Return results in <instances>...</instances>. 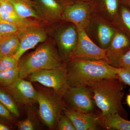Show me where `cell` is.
<instances>
[{
	"mask_svg": "<svg viewBox=\"0 0 130 130\" xmlns=\"http://www.w3.org/2000/svg\"><path fill=\"white\" fill-rule=\"evenodd\" d=\"M68 61L67 69L70 86H87L101 79L118 78L117 68L105 61L81 58Z\"/></svg>",
	"mask_w": 130,
	"mask_h": 130,
	"instance_id": "6da1fadb",
	"label": "cell"
},
{
	"mask_svg": "<svg viewBox=\"0 0 130 130\" xmlns=\"http://www.w3.org/2000/svg\"><path fill=\"white\" fill-rule=\"evenodd\" d=\"M123 84L118 78H115L101 79L87 85L102 115L114 113L120 115L123 111Z\"/></svg>",
	"mask_w": 130,
	"mask_h": 130,
	"instance_id": "7a4b0ae2",
	"label": "cell"
},
{
	"mask_svg": "<svg viewBox=\"0 0 130 130\" xmlns=\"http://www.w3.org/2000/svg\"><path fill=\"white\" fill-rule=\"evenodd\" d=\"M59 55L51 43H43L18 61L19 77L25 78L32 72L63 66Z\"/></svg>",
	"mask_w": 130,
	"mask_h": 130,
	"instance_id": "3957f363",
	"label": "cell"
},
{
	"mask_svg": "<svg viewBox=\"0 0 130 130\" xmlns=\"http://www.w3.org/2000/svg\"><path fill=\"white\" fill-rule=\"evenodd\" d=\"M31 82L39 83L51 88L61 96L64 95L70 88L67 68L64 66L58 68L36 71L27 77Z\"/></svg>",
	"mask_w": 130,
	"mask_h": 130,
	"instance_id": "277c9868",
	"label": "cell"
},
{
	"mask_svg": "<svg viewBox=\"0 0 130 130\" xmlns=\"http://www.w3.org/2000/svg\"><path fill=\"white\" fill-rule=\"evenodd\" d=\"M60 97L55 92L54 94L44 91L37 92V102L39 104L40 117L50 129L56 126L61 111L65 109Z\"/></svg>",
	"mask_w": 130,
	"mask_h": 130,
	"instance_id": "5b68a950",
	"label": "cell"
},
{
	"mask_svg": "<svg viewBox=\"0 0 130 130\" xmlns=\"http://www.w3.org/2000/svg\"><path fill=\"white\" fill-rule=\"evenodd\" d=\"M77 28L78 32L77 43L69 59L73 58L90 59L105 61L109 63L106 50L98 46L91 39L85 28Z\"/></svg>",
	"mask_w": 130,
	"mask_h": 130,
	"instance_id": "8992f818",
	"label": "cell"
},
{
	"mask_svg": "<svg viewBox=\"0 0 130 130\" xmlns=\"http://www.w3.org/2000/svg\"><path fill=\"white\" fill-rule=\"evenodd\" d=\"M67 23L57 26L53 35L61 58L67 60L76 48L78 40L76 26L71 23Z\"/></svg>",
	"mask_w": 130,
	"mask_h": 130,
	"instance_id": "52a82bcc",
	"label": "cell"
},
{
	"mask_svg": "<svg viewBox=\"0 0 130 130\" xmlns=\"http://www.w3.org/2000/svg\"><path fill=\"white\" fill-rule=\"evenodd\" d=\"M87 33L99 44V46L106 50L109 46L117 28L113 24L100 16L96 12H93L88 25L85 28Z\"/></svg>",
	"mask_w": 130,
	"mask_h": 130,
	"instance_id": "ba28073f",
	"label": "cell"
},
{
	"mask_svg": "<svg viewBox=\"0 0 130 130\" xmlns=\"http://www.w3.org/2000/svg\"><path fill=\"white\" fill-rule=\"evenodd\" d=\"M64 96L71 109L89 113H92L94 109L93 93L88 86H70Z\"/></svg>",
	"mask_w": 130,
	"mask_h": 130,
	"instance_id": "9c48e42d",
	"label": "cell"
},
{
	"mask_svg": "<svg viewBox=\"0 0 130 130\" xmlns=\"http://www.w3.org/2000/svg\"><path fill=\"white\" fill-rule=\"evenodd\" d=\"M16 35L19 39L20 44L13 56L18 61L26 51L43 42L47 38L46 30L40 24L19 30Z\"/></svg>",
	"mask_w": 130,
	"mask_h": 130,
	"instance_id": "30bf717a",
	"label": "cell"
},
{
	"mask_svg": "<svg viewBox=\"0 0 130 130\" xmlns=\"http://www.w3.org/2000/svg\"><path fill=\"white\" fill-rule=\"evenodd\" d=\"M93 12L88 3H76L63 9L62 20L73 24L77 27L85 29L89 23Z\"/></svg>",
	"mask_w": 130,
	"mask_h": 130,
	"instance_id": "8fae6325",
	"label": "cell"
},
{
	"mask_svg": "<svg viewBox=\"0 0 130 130\" xmlns=\"http://www.w3.org/2000/svg\"><path fill=\"white\" fill-rule=\"evenodd\" d=\"M31 82L19 77L13 83L7 86V89L16 101L23 104L37 102V91Z\"/></svg>",
	"mask_w": 130,
	"mask_h": 130,
	"instance_id": "7c38bea8",
	"label": "cell"
},
{
	"mask_svg": "<svg viewBox=\"0 0 130 130\" xmlns=\"http://www.w3.org/2000/svg\"><path fill=\"white\" fill-rule=\"evenodd\" d=\"M130 49V39L124 32L117 29L106 50L109 64L118 67L120 58Z\"/></svg>",
	"mask_w": 130,
	"mask_h": 130,
	"instance_id": "4fadbf2b",
	"label": "cell"
},
{
	"mask_svg": "<svg viewBox=\"0 0 130 130\" xmlns=\"http://www.w3.org/2000/svg\"><path fill=\"white\" fill-rule=\"evenodd\" d=\"M67 116L73 123L76 130H95L98 129L100 116L92 113L82 112L72 109L64 110Z\"/></svg>",
	"mask_w": 130,
	"mask_h": 130,
	"instance_id": "5bb4252c",
	"label": "cell"
},
{
	"mask_svg": "<svg viewBox=\"0 0 130 130\" xmlns=\"http://www.w3.org/2000/svg\"><path fill=\"white\" fill-rule=\"evenodd\" d=\"M35 9L42 21L54 23L62 20L63 8L55 0H37Z\"/></svg>",
	"mask_w": 130,
	"mask_h": 130,
	"instance_id": "9a60e30c",
	"label": "cell"
},
{
	"mask_svg": "<svg viewBox=\"0 0 130 130\" xmlns=\"http://www.w3.org/2000/svg\"><path fill=\"white\" fill-rule=\"evenodd\" d=\"M0 12L2 20L15 25L19 30L40 25L36 21L30 19L24 18L19 15L12 4L6 0L0 1Z\"/></svg>",
	"mask_w": 130,
	"mask_h": 130,
	"instance_id": "2e32d148",
	"label": "cell"
},
{
	"mask_svg": "<svg viewBox=\"0 0 130 130\" xmlns=\"http://www.w3.org/2000/svg\"><path fill=\"white\" fill-rule=\"evenodd\" d=\"M99 123L107 129L130 130V121L123 118L118 113L101 115Z\"/></svg>",
	"mask_w": 130,
	"mask_h": 130,
	"instance_id": "e0dca14e",
	"label": "cell"
},
{
	"mask_svg": "<svg viewBox=\"0 0 130 130\" xmlns=\"http://www.w3.org/2000/svg\"><path fill=\"white\" fill-rule=\"evenodd\" d=\"M18 14L24 18H33L42 21L34 6L29 0H7Z\"/></svg>",
	"mask_w": 130,
	"mask_h": 130,
	"instance_id": "ac0fdd59",
	"label": "cell"
},
{
	"mask_svg": "<svg viewBox=\"0 0 130 130\" xmlns=\"http://www.w3.org/2000/svg\"><path fill=\"white\" fill-rule=\"evenodd\" d=\"M119 10L118 0H103V7L100 11L96 12L114 25L118 16Z\"/></svg>",
	"mask_w": 130,
	"mask_h": 130,
	"instance_id": "d6986e66",
	"label": "cell"
},
{
	"mask_svg": "<svg viewBox=\"0 0 130 130\" xmlns=\"http://www.w3.org/2000/svg\"><path fill=\"white\" fill-rule=\"evenodd\" d=\"M20 42L17 35L0 42V53L2 56H13L19 48Z\"/></svg>",
	"mask_w": 130,
	"mask_h": 130,
	"instance_id": "ffe728a7",
	"label": "cell"
},
{
	"mask_svg": "<svg viewBox=\"0 0 130 130\" xmlns=\"http://www.w3.org/2000/svg\"><path fill=\"white\" fill-rule=\"evenodd\" d=\"M114 26L130 39V11L127 8L123 6L120 7L118 16Z\"/></svg>",
	"mask_w": 130,
	"mask_h": 130,
	"instance_id": "44dd1931",
	"label": "cell"
},
{
	"mask_svg": "<svg viewBox=\"0 0 130 130\" xmlns=\"http://www.w3.org/2000/svg\"><path fill=\"white\" fill-rule=\"evenodd\" d=\"M19 77L18 67L0 72V85L8 86L13 83Z\"/></svg>",
	"mask_w": 130,
	"mask_h": 130,
	"instance_id": "7402d4cb",
	"label": "cell"
},
{
	"mask_svg": "<svg viewBox=\"0 0 130 130\" xmlns=\"http://www.w3.org/2000/svg\"><path fill=\"white\" fill-rule=\"evenodd\" d=\"M0 102L14 116H19V112L14 101L7 93L0 90Z\"/></svg>",
	"mask_w": 130,
	"mask_h": 130,
	"instance_id": "603a6c76",
	"label": "cell"
},
{
	"mask_svg": "<svg viewBox=\"0 0 130 130\" xmlns=\"http://www.w3.org/2000/svg\"><path fill=\"white\" fill-rule=\"evenodd\" d=\"M19 28L13 24L9 22L0 20V36L3 39L17 35Z\"/></svg>",
	"mask_w": 130,
	"mask_h": 130,
	"instance_id": "cb8c5ba5",
	"label": "cell"
},
{
	"mask_svg": "<svg viewBox=\"0 0 130 130\" xmlns=\"http://www.w3.org/2000/svg\"><path fill=\"white\" fill-rule=\"evenodd\" d=\"M18 61L13 56H2L0 58V72L18 67Z\"/></svg>",
	"mask_w": 130,
	"mask_h": 130,
	"instance_id": "d4e9b609",
	"label": "cell"
},
{
	"mask_svg": "<svg viewBox=\"0 0 130 130\" xmlns=\"http://www.w3.org/2000/svg\"><path fill=\"white\" fill-rule=\"evenodd\" d=\"M58 129L76 130L73 123L67 116H60L57 123Z\"/></svg>",
	"mask_w": 130,
	"mask_h": 130,
	"instance_id": "484cf974",
	"label": "cell"
},
{
	"mask_svg": "<svg viewBox=\"0 0 130 130\" xmlns=\"http://www.w3.org/2000/svg\"><path fill=\"white\" fill-rule=\"evenodd\" d=\"M118 79L123 83L127 85L130 88V70L121 68H117Z\"/></svg>",
	"mask_w": 130,
	"mask_h": 130,
	"instance_id": "4316f807",
	"label": "cell"
},
{
	"mask_svg": "<svg viewBox=\"0 0 130 130\" xmlns=\"http://www.w3.org/2000/svg\"><path fill=\"white\" fill-rule=\"evenodd\" d=\"M118 68L130 70V49L120 58Z\"/></svg>",
	"mask_w": 130,
	"mask_h": 130,
	"instance_id": "83f0119b",
	"label": "cell"
},
{
	"mask_svg": "<svg viewBox=\"0 0 130 130\" xmlns=\"http://www.w3.org/2000/svg\"><path fill=\"white\" fill-rule=\"evenodd\" d=\"M20 130H32L35 129L34 125L29 119H26L20 123L18 125Z\"/></svg>",
	"mask_w": 130,
	"mask_h": 130,
	"instance_id": "f1b7e54d",
	"label": "cell"
},
{
	"mask_svg": "<svg viewBox=\"0 0 130 130\" xmlns=\"http://www.w3.org/2000/svg\"><path fill=\"white\" fill-rule=\"evenodd\" d=\"M10 113L9 110L0 102V116L7 119L10 120L11 119Z\"/></svg>",
	"mask_w": 130,
	"mask_h": 130,
	"instance_id": "f546056e",
	"label": "cell"
},
{
	"mask_svg": "<svg viewBox=\"0 0 130 130\" xmlns=\"http://www.w3.org/2000/svg\"><path fill=\"white\" fill-rule=\"evenodd\" d=\"M10 130L9 128L7 127V126L3 124L0 123V130Z\"/></svg>",
	"mask_w": 130,
	"mask_h": 130,
	"instance_id": "4dcf8cb0",
	"label": "cell"
},
{
	"mask_svg": "<svg viewBox=\"0 0 130 130\" xmlns=\"http://www.w3.org/2000/svg\"><path fill=\"white\" fill-rule=\"evenodd\" d=\"M126 101L128 106L130 107V94L126 96Z\"/></svg>",
	"mask_w": 130,
	"mask_h": 130,
	"instance_id": "1f68e13d",
	"label": "cell"
},
{
	"mask_svg": "<svg viewBox=\"0 0 130 130\" xmlns=\"http://www.w3.org/2000/svg\"><path fill=\"white\" fill-rule=\"evenodd\" d=\"M3 40V38L2 37H1V36H0V42L1 41H2Z\"/></svg>",
	"mask_w": 130,
	"mask_h": 130,
	"instance_id": "d6a6232c",
	"label": "cell"
},
{
	"mask_svg": "<svg viewBox=\"0 0 130 130\" xmlns=\"http://www.w3.org/2000/svg\"><path fill=\"white\" fill-rule=\"evenodd\" d=\"M125 1H126L127 2H130V0H125Z\"/></svg>",
	"mask_w": 130,
	"mask_h": 130,
	"instance_id": "836d02e7",
	"label": "cell"
},
{
	"mask_svg": "<svg viewBox=\"0 0 130 130\" xmlns=\"http://www.w3.org/2000/svg\"><path fill=\"white\" fill-rule=\"evenodd\" d=\"M2 20L1 18V12H0V20Z\"/></svg>",
	"mask_w": 130,
	"mask_h": 130,
	"instance_id": "e575fe53",
	"label": "cell"
},
{
	"mask_svg": "<svg viewBox=\"0 0 130 130\" xmlns=\"http://www.w3.org/2000/svg\"><path fill=\"white\" fill-rule=\"evenodd\" d=\"M2 56V55L1 54V53H0V58H1V57Z\"/></svg>",
	"mask_w": 130,
	"mask_h": 130,
	"instance_id": "d590c367",
	"label": "cell"
},
{
	"mask_svg": "<svg viewBox=\"0 0 130 130\" xmlns=\"http://www.w3.org/2000/svg\"><path fill=\"white\" fill-rule=\"evenodd\" d=\"M4 1V0H0V1ZM6 1H7V0H6Z\"/></svg>",
	"mask_w": 130,
	"mask_h": 130,
	"instance_id": "8d00e7d4",
	"label": "cell"
}]
</instances>
